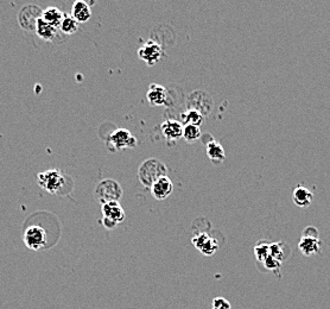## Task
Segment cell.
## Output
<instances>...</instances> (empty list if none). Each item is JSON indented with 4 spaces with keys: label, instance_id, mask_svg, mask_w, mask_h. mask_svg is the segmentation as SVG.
<instances>
[{
    "label": "cell",
    "instance_id": "17",
    "mask_svg": "<svg viewBox=\"0 0 330 309\" xmlns=\"http://www.w3.org/2000/svg\"><path fill=\"white\" fill-rule=\"evenodd\" d=\"M206 151H207L208 158L215 164L222 163L226 159L225 149H223V147L218 142V140L213 139L210 140V142H208L206 147Z\"/></svg>",
    "mask_w": 330,
    "mask_h": 309
},
{
    "label": "cell",
    "instance_id": "23",
    "mask_svg": "<svg viewBox=\"0 0 330 309\" xmlns=\"http://www.w3.org/2000/svg\"><path fill=\"white\" fill-rule=\"evenodd\" d=\"M202 131H201L200 126L196 125H184L183 129V138L187 140L188 143H194L197 139L201 138Z\"/></svg>",
    "mask_w": 330,
    "mask_h": 309
},
{
    "label": "cell",
    "instance_id": "15",
    "mask_svg": "<svg viewBox=\"0 0 330 309\" xmlns=\"http://www.w3.org/2000/svg\"><path fill=\"white\" fill-rule=\"evenodd\" d=\"M71 17H73L77 23H86L92 17V9L89 4H87L83 0H77L73 4L71 7Z\"/></svg>",
    "mask_w": 330,
    "mask_h": 309
},
{
    "label": "cell",
    "instance_id": "3",
    "mask_svg": "<svg viewBox=\"0 0 330 309\" xmlns=\"http://www.w3.org/2000/svg\"><path fill=\"white\" fill-rule=\"evenodd\" d=\"M121 196H123V188L119 183L111 178L101 181L95 188V197L101 205L119 201Z\"/></svg>",
    "mask_w": 330,
    "mask_h": 309
},
{
    "label": "cell",
    "instance_id": "11",
    "mask_svg": "<svg viewBox=\"0 0 330 309\" xmlns=\"http://www.w3.org/2000/svg\"><path fill=\"white\" fill-rule=\"evenodd\" d=\"M147 102L151 106H163L168 102L169 93L168 89L164 86L157 85V83H151L146 93Z\"/></svg>",
    "mask_w": 330,
    "mask_h": 309
},
{
    "label": "cell",
    "instance_id": "1",
    "mask_svg": "<svg viewBox=\"0 0 330 309\" xmlns=\"http://www.w3.org/2000/svg\"><path fill=\"white\" fill-rule=\"evenodd\" d=\"M166 166L157 158H149L142 163L139 168L138 177L143 186L151 188L153 183L163 176H166Z\"/></svg>",
    "mask_w": 330,
    "mask_h": 309
},
{
    "label": "cell",
    "instance_id": "25",
    "mask_svg": "<svg viewBox=\"0 0 330 309\" xmlns=\"http://www.w3.org/2000/svg\"><path fill=\"white\" fill-rule=\"evenodd\" d=\"M232 306L230 303L223 297H216L213 300V303H211V309H230Z\"/></svg>",
    "mask_w": 330,
    "mask_h": 309
},
{
    "label": "cell",
    "instance_id": "7",
    "mask_svg": "<svg viewBox=\"0 0 330 309\" xmlns=\"http://www.w3.org/2000/svg\"><path fill=\"white\" fill-rule=\"evenodd\" d=\"M42 14H43V11L41 10V7L36 5H25L22 7L18 22L23 29L32 31L36 29V24L38 19L42 18Z\"/></svg>",
    "mask_w": 330,
    "mask_h": 309
},
{
    "label": "cell",
    "instance_id": "2",
    "mask_svg": "<svg viewBox=\"0 0 330 309\" xmlns=\"http://www.w3.org/2000/svg\"><path fill=\"white\" fill-rule=\"evenodd\" d=\"M37 182L47 193L59 194L66 185V175L57 169L42 171L37 175Z\"/></svg>",
    "mask_w": 330,
    "mask_h": 309
},
{
    "label": "cell",
    "instance_id": "16",
    "mask_svg": "<svg viewBox=\"0 0 330 309\" xmlns=\"http://www.w3.org/2000/svg\"><path fill=\"white\" fill-rule=\"evenodd\" d=\"M35 31L41 40L47 41V42H52L55 41V38L57 37L59 29H56L55 26L48 24L47 22H44L43 19H38L36 24Z\"/></svg>",
    "mask_w": 330,
    "mask_h": 309
},
{
    "label": "cell",
    "instance_id": "8",
    "mask_svg": "<svg viewBox=\"0 0 330 309\" xmlns=\"http://www.w3.org/2000/svg\"><path fill=\"white\" fill-rule=\"evenodd\" d=\"M108 144L117 149V150H124V149L135 148L137 139L128 130L117 129L109 136Z\"/></svg>",
    "mask_w": 330,
    "mask_h": 309
},
{
    "label": "cell",
    "instance_id": "10",
    "mask_svg": "<svg viewBox=\"0 0 330 309\" xmlns=\"http://www.w3.org/2000/svg\"><path fill=\"white\" fill-rule=\"evenodd\" d=\"M173 192V183L171 178L168 176H163L156 181L151 187V194L156 200L163 201L171 195Z\"/></svg>",
    "mask_w": 330,
    "mask_h": 309
},
{
    "label": "cell",
    "instance_id": "22",
    "mask_svg": "<svg viewBox=\"0 0 330 309\" xmlns=\"http://www.w3.org/2000/svg\"><path fill=\"white\" fill-rule=\"evenodd\" d=\"M77 29L79 23L73 17L69 16V14H64V18L60 26L61 32L64 33V35H73V33L77 31Z\"/></svg>",
    "mask_w": 330,
    "mask_h": 309
},
{
    "label": "cell",
    "instance_id": "12",
    "mask_svg": "<svg viewBox=\"0 0 330 309\" xmlns=\"http://www.w3.org/2000/svg\"><path fill=\"white\" fill-rule=\"evenodd\" d=\"M183 124L175 119H168L162 124V133L168 142L175 143L183 137Z\"/></svg>",
    "mask_w": 330,
    "mask_h": 309
},
{
    "label": "cell",
    "instance_id": "14",
    "mask_svg": "<svg viewBox=\"0 0 330 309\" xmlns=\"http://www.w3.org/2000/svg\"><path fill=\"white\" fill-rule=\"evenodd\" d=\"M294 204L301 208H306L311 205L314 200V194L309 188L304 186H297L292 193Z\"/></svg>",
    "mask_w": 330,
    "mask_h": 309
},
{
    "label": "cell",
    "instance_id": "9",
    "mask_svg": "<svg viewBox=\"0 0 330 309\" xmlns=\"http://www.w3.org/2000/svg\"><path fill=\"white\" fill-rule=\"evenodd\" d=\"M192 244L204 256H213L219 249V244L216 239L206 233V232H199L192 237Z\"/></svg>",
    "mask_w": 330,
    "mask_h": 309
},
{
    "label": "cell",
    "instance_id": "13",
    "mask_svg": "<svg viewBox=\"0 0 330 309\" xmlns=\"http://www.w3.org/2000/svg\"><path fill=\"white\" fill-rule=\"evenodd\" d=\"M298 247L303 255L306 256V257H310L313 255L321 253V240L318 237H309L302 234V238L298 243Z\"/></svg>",
    "mask_w": 330,
    "mask_h": 309
},
{
    "label": "cell",
    "instance_id": "19",
    "mask_svg": "<svg viewBox=\"0 0 330 309\" xmlns=\"http://www.w3.org/2000/svg\"><path fill=\"white\" fill-rule=\"evenodd\" d=\"M290 252H291L290 246L286 245L285 242L272 243L270 245V255L280 263H283L285 259H287Z\"/></svg>",
    "mask_w": 330,
    "mask_h": 309
},
{
    "label": "cell",
    "instance_id": "6",
    "mask_svg": "<svg viewBox=\"0 0 330 309\" xmlns=\"http://www.w3.org/2000/svg\"><path fill=\"white\" fill-rule=\"evenodd\" d=\"M137 54H138L139 59L144 61L147 66H154L156 63H158L164 57V50H163L161 44L150 40L138 49Z\"/></svg>",
    "mask_w": 330,
    "mask_h": 309
},
{
    "label": "cell",
    "instance_id": "18",
    "mask_svg": "<svg viewBox=\"0 0 330 309\" xmlns=\"http://www.w3.org/2000/svg\"><path fill=\"white\" fill-rule=\"evenodd\" d=\"M64 18V13L57 7H48L43 11L42 14V19L44 22H47L48 24L55 26L56 29H60L61 23H62Z\"/></svg>",
    "mask_w": 330,
    "mask_h": 309
},
{
    "label": "cell",
    "instance_id": "20",
    "mask_svg": "<svg viewBox=\"0 0 330 309\" xmlns=\"http://www.w3.org/2000/svg\"><path fill=\"white\" fill-rule=\"evenodd\" d=\"M270 245L271 244L266 240H259L256 245H254V256L258 262L264 263L268 256H270Z\"/></svg>",
    "mask_w": 330,
    "mask_h": 309
},
{
    "label": "cell",
    "instance_id": "5",
    "mask_svg": "<svg viewBox=\"0 0 330 309\" xmlns=\"http://www.w3.org/2000/svg\"><path fill=\"white\" fill-rule=\"evenodd\" d=\"M101 212L104 218H102V225L108 230L114 228L118 224L123 223L125 220V212L121 207L119 201L107 202V204L101 205Z\"/></svg>",
    "mask_w": 330,
    "mask_h": 309
},
{
    "label": "cell",
    "instance_id": "21",
    "mask_svg": "<svg viewBox=\"0 0 330 309\" xmlns=\"http://www.w3.org/2000/svg\"><path fill=\"white\" fill-rule=\"evenodd\" d=\"M182 120L185 125L200 126L203 121V116L196 110H187L184 113H182Z\"/></svg>",
    "mask_w": 330,
    "mask_h": 309
},
{
    "label": "cell",
    "instance_id": "24",
    "mask_svg": "<svg viewBox=\"0 0 330 309\" xmlns=\"http://www.w3.org/2000/svg\"><path fill=\"white\" fill-rule=\"evenodd\" d=\"M263 264H264L265 268H266V270H270V271L275 272L277 276H280L279 270H280V266H282V263H280L279 261H277V259L275 257H272L271 255L268 256L266 259H265V262L263 263Z\"/></svg>",
    "mask_w": 330,
    "mask_h": 309
},
{
    "label": "cell",
    "instance_id": "4",
    "mask_svg": "<svg viewBox=\"0 0 330 309\" xmlns=\"http://www.w3.org/2000/svg\"><path fill=\"white\" fill-rule=\"evenodd\" d=\"M23 242H24L25 246L28 247L29 250L38 251L44 249L48 243L47 232H45L44 228L40 226V225H32V226H29L24 231Z\"/></svg>",
    "mask_w": 330,
    "mask_h": 309
}]
</instances>
